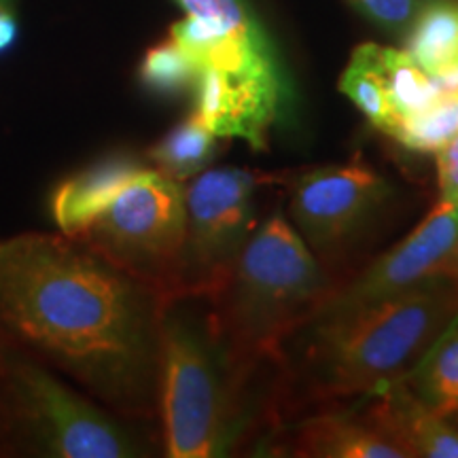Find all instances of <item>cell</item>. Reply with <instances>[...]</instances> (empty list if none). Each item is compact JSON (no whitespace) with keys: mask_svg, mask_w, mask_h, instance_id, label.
Returning a JSON list of instances; mask_svg holds the SVG:
<instances>
[{"mask_svg":"<svg viewBox=\"0 0 458 458\" xmlns=\"http://www.w3.org/2000/svg\"><path fill=\"white\" fill-rule=\"evenodd\" d=\"M168 301L79 238L0 242V334L122 414L159 410Z\"/></svg>","mask_w":458,"mask_h":458,"instance_id":"obj_1","label":"cell"},{"mask_svg":"<svg viewBox=\"0 0 458 458\" xmlns=\"http://www.w3.org/2000/svg\"><path fill=\"white\" fill-rule=\"evenodd\" d=\"M456 317L458 283L439 272L351 318L300 327L308 348V386L320 399L365 397L408 376Z\"/></svg>","mask_w":458,"mask_h":458,"instance_id":"obj_2","label":"cell"},{"mask_svg":"<svg viewBox=\"0 0 458 458\" xmlns=\"http://www.w3.org/2000/svg\"><path fill=\"white\" fill-rule=\"evenodd\" d=\"M331 291L317 255L283 213L257 225L213 301L216 334L238 365L276 357Z\"/></svg>","mask_w":458,"mask_h":458,"instance_id":"obj_3","label":"cell"},{"mask_svg":"<svg viewBox=\"0 0 458 458\" xmlns=\"http://www.w3.org/2000/svg\"><path fill=\"white\" fill-rule=\"evenodd\" d=\"M240 376L242 365L216 334L213 314L198 317L185 297L165 303L159 411L170 456L213 458L236 445L242 431Z\"/></svg>","mask_w":458,"mask_h":458,"instance_id":"obj_4","label":"cell"},{"mask_svg":"<svg viewBox=\"0 0 458 458\" xmlns=\"http://www.w3.org/2000/svg\"><path fill=\"white\" fill-rule=\"evenodd\" d=\"M0 414L30 448L57 458L142 454L134 435L0 334Z\"/></svg>","mask_w":458,"mask_h":458,"instance_id":"obj_5","label":"cell"},{"mask_svg":"<svg viewBox=\"0 0 458 458\" xmlns=\"http://www.w3.org/2000/svg\"><path fill=\"white\" fill-rule=\"evenodd\" d=\"M77 238L172 300L185 242V187L147 168Z\"/></svg>","mask_w":458,"mask_h":458,"instance_id":"obj_6","label":"cell"},{"mask_svg":"<svg viewBox=\"0 0 458 458\" xmlns=\"http://www.w3.org/2000/svg\"><path fill=\"white\" fill-rule=\"evenodd\" d=\"M257 185L253 172L215 168L185 189V242L174 297L208 300L216 293L257 227Z\"/></svg>","mask_w":458,"mask_h":458,"instance_id":"obj_7","label":"cell"},{"mask_svg":"<svg viewBox=\"0 0 458 458\" xmlns=\"http://www.w3.org/2000/svg\"><path fill=\"white\" fill-rule=\"evenodd\" d=\"M458 242V206L439 198L433 210L401 242L377 257L368 270L340 289H331L301 327H318L369 310L408 293L445 270Z\"/></svg>","mask_w":458,"mask_h":458,"instance_id":"obj_8","label":"cell"},{"mask_svg":"<svg viewBox=\"0 0 458 458\" xmlns=\"http://www.w3.org/2000/svg\"><path fill=\"white\" fill-rule=\"evenodd\" d=\"M385 176L363 162L318 165L291 185V219L318 257L337 253L393 198Z\"/></svg>","mask_w":458,"mask_h":458,"instance_id":"obj_9","label":"cell"},{"mask_svg":"<svg viewBox=\"0 0 458 458\" xmlns=\"http://www.w3.org/2000/svg\"><path fill=\"white\" fill-rule=\"evenodd\" d=\"M193 91V114L206 128L219 139H242L255 151L266 148L267 134L291 98L289 79L216 68H202Z\"/></svg>","mask_w":458,"mask_h":458,"instance_id":"obj_10","label":"cell"},{"mask_svg":"<svg viewBox=\"0 0 458 458\" xmlns=\"http://www.w3.org/2000/svg\"><path fill=\"white\" fill-rule=\"evenodd\" d=\"M365 418L405 458H458V427L433 411L403 377L365 394Z\"/></svg>","mask_w":458,"mask_h":458,"instance_id":"obj_11","label":"cell"},{"mask_svg":"<svg viewBox=\"0 0 458 458\" xmlns=\"http://www.w3.org/2000/svg\"><path fill=\"white\" fill-rule=\"evenodd\" d=\"M147 165L130 153H113L88 165L55 189L51 210L64 236L77 238Z\"/></svg>","mask_w":458,"mask_h":458,"instance_id":"obj_12","label":"cell"},{"mask_svg":"<svg viewBox=\"0 0 458 458\" xmlns=\"http://www.w3.org/2000/svg\"><path fill=\"white\" fill-rule=\"evenodd\" d=\"M289 454L303 458H405L397 445L365 418L352 414H320L295 427Z\"/></svg>","mask_w":458,"mask_h":458,"instance_id":"obj_13","label":"cell"},{"mask_svg":"<svg viewBox=\"0 0 458 458\" xmlns=\"http://www.w3.org/2000/svg\"><path fill=\"white\" fill-rule=\"evenodd\" d=\"M403 51L431 77L458 66V3L425 0L405 30Z\"/></svg>","mask_w":458,"mask_h":458,"instance_id":"obj_14","label":"cell"},{"mask_svg":"<svg viewBox=\"0 0 458 458\" xmlns=\"http://www.w3.org/2000/svg\"><path fill=\"white\" fill-rule=\"evenodd\" d=\"M403 380L433 411L458 414V317Z\"/></svg>","mask_w":458,"mask_h":458,"instance_id":"obj_15","label":"cell"},{"mask_svg":"<svg viewBox=\"0 0 458 458\" xmlns=\"http://www.w3.org/2000/svg\"><path fill=\"white\" fill-rule=\"evenodd\" d=\"M219 151V136H215L196 114H189L185 122L176 123L162 140H157L148 151V159L157 172L185 182L196 179Z\"/></svg>","mask_w":458,"mask_h":458,"instance_id":"obj_16","label":"cell"},{"mask_svg":"<svg viewBox=\"0 0 458 458\" xmlns=\"http://www.w3.org/2000/svg\"><path fill=\"white\" fill-rule=\"evenodd\" d=\"M340 89L374 123V128L391 134L397 125V114L388 100L385 68H382V45L365 43L352 51L351 62L342 72Z\"/></svg>","mask_w":458,"mask_h":458,"instance_id":"obj_17","label":"cell"},{"mask_svg":"<svg viewBox=\"0 0 458 458\" xmlns=\"http://www.w3.org/2000/svg\"><path fill=\"white\" fill-rule=\"evenodd\" d=\"M382 68H385L388 100L397 114V125L439 98L435 79L422 71L403 49L382 47Z\"/></svg>","mask_w":458,"mask_h":458,"instance_id":"obj_18","label":"cell"},{"mask_svg":"<svg viewBox=\"0 0 458 458\" xmlns=\"http://www.w3.org/2000/svg\"><path fill=\"white\" fill-rule=\"evenodd\" d=\"M456 134L458 96H439L431 106L405 117L388 136L411 151L437 153Z\"/></svg>","mask_w":458,"mask_h":458,"instance_id":"obj_19","label":"cell"},{"mask_svg":"<svg viewBox=\"0 0 458 458\" xmlns=\"http://www.w3.org/2000/svg\"><path fill=\"white\" fill-rule=\"evenodd\" d=\"M198 74L196 62L172 38L148 49L139 68L142 88L162 98H174L196 88Z\"/></svg>","mask_w":458,"mask_h":458,"instance_id":"obj_20","label":"cell"},{"mask_svg":"<svg viewBox=\"0 0 458 458\" xmlns=\"http://www.w3.org/2000/svg\"><path fill=\"white\" fill-rule=\"evenodd\" d=\"M187 15L232 34H259L263 26L246 0H176Z\"/></svg>","mask_w":458,"mask_h":458,"instance_id":"obj_21","label":"cell"},{"mask_svg":"<svg viewBox=\"0 0 458 458\" xmlns=\"http://www.w3.org/2000/svg\"><path fill=\"white\" fill-rule=\"evenodd\" d=\"M365 20L388 34H405L425 0H344Z\"/></svg>","mask_w":458,"mask_h":458,"instance_id":"obj_22","label":"cell"},{"mask_svg":"<svg viewBox=\"0 0 458 458\" xmlns=\"http://www.w3.org/2000/svg\"><path fill=\"white\" fill-rule=\"evenodd\" d=\"M437 176L442 198L458 206V134L437 153Z\"/></svg>","mask_w":458,"mask_h":458,"instance_id":"obj_23","label":"cell"},{"mask_svg":"<svg viewBox=\"0 0 458 458\" xmlns=\"http://www.w3.org/2000/svg\"><path fill=\"white\" fill-rule=\"evenodd\" d=\"M17 0H0V54L13 47L20 34V24H17Z\"/></svg>","mask_w":458,"mask_h":458,"instance_id":"obj_24","label":"cell"},{"mask_svg":"<svg viewBox=\"0 0 458 458\" xmlns=\"http://www.w3.org/2000/svg\"><path fill=\"white\" fill-rule=\"evenodd\" d=\"M444 272H448L450 276L454 278L456 283H458V242H456V246H454V250H452L448 263H445V270H444Z\"/></svg>","mask_w":458,"mask_h":458,"instance_id":"obj_25","label":"cell"},{"mask_svg":"<svg viewBox=\"0 0 458 458\" xmlns=\"http://www.w3.org/2000/svg\"><path fill=\"white\" fill-rule=\"evenodd\" d=\"M452 420H454V425L458 427V414H456V416H452Z\"/></svg>","mask_w":458,"mask_h":458,"instance_id":"obj_26","label":"cell"}]
</instances>
